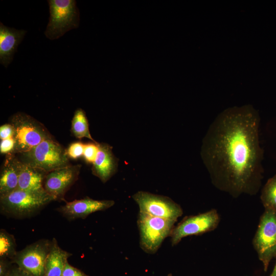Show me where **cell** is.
<instances>
[{
	"label": "cell",
	"mask_w": 276,
	"mask_h": 276,
	"mask_svg": "<svg viewBox=\"0 0 276 276\" xmlns=\"http://www.w3.org/2000/svg\"><path fill=\"white\" fill-rule=\"evenodd\" d=\"M260 117L252 105L220 113L204 136L201 155L212 183L234 197L255 195L263 176Z\"/></svg>",
	"instance_id": "obj_1"
},
{
	"label": "cell",
	"mask_w": 276,
	"mask_h": 276,
	"mask_svg": "<svg viewBox=\"0 0 276 276\" xmlns=\"http://www.w3.org/2000/svg\"><path fill=\"white\" fill-rule=\"evenodd\" d=\"M10 124L14 129L15 145L12 153L27 152L42 141L52 138L42 124L25 113L14 114Z\"/></svg>",
	"instance_id": "obj_2"
},
{
	"label": "cell",
	"mask_w": 276,
	"mask_h": 276,
	"mask_svg": "<svg viewBox=\"0 0 276 276\" xmlns=\"http://www.w3.org/2000/svg\"><path fill=\"white\" fill-rule=\"evenodd\" d=\"M50 17L44 34L50 40L58 39L78 28L80 13L75 0H48Z\"/></svg>",
	"instance_id": "obj_3"
},
{
	"label": "cell",
	"mask_w": 276,
	"mask_h": 276,
	"mask_svg": "<svg viewBox=\"0 0 276 276\" xmlns=\"http://www.w3.org/2000/svg\"><path fill=\"white\" fill-rule=\"evenodd\" d=\"M21 154L22 162L47 173L70 165L66 150L52 138Z\"/></svg>",
	"instance_id": "obj_4"
},
{
	"label": "cell",
	"mask_w": 276,
	"mask_h": 276,
	"mask_svg": "<svg viewBox=\"0 0 276 276\" xmlns=\"http://www.w3.org/2000/svg\"><path fill=\"white\" fill-rule=\"evenodd\" d=\"M54 200L45 190L29 191L16 189L0 197L1 210L14 216L30 215Z\"/></svg>",
	"instance_id": "obj_5"
},
{
	"label": "cell",
	"mask_w": 276,
	"mask_h": 276,
	"mask_svg": "<svg viewBox=\"0 0 276 276\" xmlns=\"http://www.w3.org/2000/svg\"><path fill=\"white\" fill-rule=\"evenodd\" d=\"M176 222L140 212L137 225L141 248L147 253L156 252L165 239L170 236Z\"/></svg>",
	"instance_id": "obj_6"
},
{
	"label": "cell",
	"mask_w": 276,
	"mask_h": 276,
	"mask_svg": "<svg viewBox=\"0 0 276 276\" xmlns=\"http://www.w3.org/2000/svg\"><path fill=\"white\" fill-rule=\"evenodd\" d=\"M252 243L264 270L267 271L270 261L276 258V213L265 210Z\"/></svg>",
	"instance_id": "obj_7"
},
{
	"label": "cell",
	"mask_w": 276,
	"mask_h": 276,
	"mask_svg": "<svg viewBox=\"0 0 276 276\" xmlns=\"http://www.w3.org/2000/svg\"><path fill=\"white\" fill-rule=\"evenodd\" d=\"M132 197L140 213L175 221L183 214L180 206L167 197L139 191Z\"/></svg>",
	"instance_id": "obj_8"
},
{
	"label": "cell",
	"mask_w": 276,
	"mask_h": 276,
	"mask_svg": "<svg viewBox=\"0 0 276 276\" xmlns=\"http://www.w3.org/2000/svg\"><path fill=\"white\" fill-rule=\"evenodd\" d=\"M219 222V214L215 209L187 217L173 228L170 235L172 245H176L186 237L212 231L216 228Z\"/></svg>",
	"instance_id": "obj_9"
},
{
	"label": "cell",
	"mask_w": 276,
	"mask_h": 276,
	"mask_svg": "<svg viewBox=\"0 0 276 276\" xmlns=\"http://www.w3.org/2000/svg\"><path fill=\"white\" fill-rule=\"evenodd\" d=\"M51 243L47 240L38 241L17 251L11 261L32 276H44Z\"/></svg>",
	"instance_id": "obj_10"
},
{
	"label": "cell",
	"mask_w": 276,
	"mask_h": 276,
	"mask_svg": "<svg viewBox=\"0 0 276 276\" xmlns=\"http://www.w3.org/2000/svg\"><path fill=\"white\" fill-rule=\"evenodd\" d=\"M80 169V165H69L48 173L43 182L45 191L54 200L62 199L78 179Z\"/></svg>",
	"instance_id": "obj_11"
},
{
	"label": "cell",
	"mask_w": 276,
	"mask_h": 276,
	"mask_svg": "<svg viewBox=\"0 0 276 276\" xmlns=\"http://www.w3.org/2000/svg\"><path fill=\"white\" fill-rule=\"evenodd\" d=\"M114 204L111 200H95L86 197L75 200L58 208V211L70 220L84 219L94 212L107 210Z\"/></svg>",
	"instance_id": "obj_12"
},
{
	"label": "cell",
	"mask_w": 276,
	"mask_h": 276,
	"mask_svg": "<svg viewBox=\"0 0 276 276\" xmlns=\"http://www.w3.org/2000/svg\"><path fill=\"white\" fill-rule=\"evenodd\" d=\"M26 33L25 30H17L0 23V62L6 68L13 60Z\"/></svg>",
	"instance_id": "obj_13"
},
{
	"label": "cell",
	"mask_w": 276,
	"mask_h": 276,
	"mask_svg": "<svg viewBox=\"0 0 276 276\" xmlns=\"http://www.w3.org/2000/svg\"><path fill=\"white\" fill-rule=\"evenodd\" d=\"M98 151L93 164L92 172L103 182H106L116 172L117 163L111 150L106 144H98Z\"/></svg>",
	"instance_id": "obj_14"
},
{
	"label": "cell",
	"mask_w": 276,
	"mask_h": 276,
	"mask_svg": "<svg viewBox=\"0 0 276 276\" xmlns=\"http://www.w3.org/2000/svg\"><path fill=\"white\" fill-rule=\"evenodd\" d=\"M17 189L29 191L45 190L43 182L48 173L19 160Z\"/></svg>",
	"instance_id": "obj_15"
},
{
	"label": "cell",
	"mask_w": 276,
	"mask_h": 276,
	"mask_svg": "<svg viewBox=\"0 0 276 276\" xmlns=\"http://www.w3.org/2000/svg\"><path fill=\"white\" fill-rule=\"evenodd\" d=\"M19 160L12 153L6 157L0 177V197L17 189L19 173Z\"/></svg>",
	"instance_id": "obj_16"
},
{
	"label": "cell",
	"mask_w": 276,
	"mask_h": 276,
	"mask_svg": "<svg viewBox=\"0 0 276 276\" xmlns=\"http://www.w3.org/2000/svg\"><path fill=\"white\" fill-rule=\"evenodd\" d=\"M71 256L72 254L61 249L53 238L45 262L44 276H61L67 259Z\"/></svg>",
	"instance_id": "obj_17"
},
{
	"label": "cell",
	"mask_w": 276,
	"mask_h": 276,
	"mask_svg": "<svg viewBox=\"0 0 276 276\" xmlns=\"http://www.w3.org/2000/svg\"><path fill=\"white\" fill-rule=\"evenodd\" d=\"M71 131L78 139L86 137L96 142L91 137L85 111L79 108L75 111L72 120Z\"/></svg>",
	"instance_id": "obj_18"
},
{
	"label": "cell",
	"mask_w": 276,
	"mask_h": 276,
	"mask_svg": "<svg viewBox=\"0 0 276 276\" xmlns=\"http://www.w3.org/2000/svg\"><path fill=\"white\" fill-rule=\"evenodd\" d=\"M260 198L265 210L276 213V174L267 180L262 190Z\"/></svg>",
	"instance_id": "obj_19"
},
{
	"label": "cell",
	"mask_w": 276,
	"mask_h": 276,
	"mask_svg": "<svg viewBox=\"0 0 276 276\" xmlns=\"http://www.w3.org/2000/svg\"><path fill=\"white\" fill-rule=\"evenodd\" d=\"M16 244L14 237L4 229L0 231V257L1 258H10L15 256Z\"/></svg>",
	"instance_id": "obj_20"
},
{
	"label": "cell",
	"mask_w": 276,
	"mask_h": 276,
	"mask_svg": "<svg viewBox=\"0 0 276 276\" xmlns=\"http://www.w3.org/2000/svg\"><path fill=\"white\" fill-rule=\"evenodd\" d=\"M85 144L81 142H75L71 144L66 150L68 157L76 159L83 155Z\"/></svg>",
	"instance_id": "obj_21"
},
{
	"label": "cell",
	"mask_w": 276,
	"mask_h": 276,
	"mask_svg": "<svg viewBox=\"0 0 276 276\" xmlns=\"http://www.w3.org/2000/svg\"><path fill=\"white\" fill-rule=\"evenodd\" d=\"M98 144L89 143L85 145L83 156L87 162L93 164L95 162L98 151Z\"/></svg>",
	"instance_id": "obj_22"
},
{
	"label": "cell",
	"mask_w": 276,
	"mask_h": 276,
	"mask_svg": "<svg viewBox=\"0 0 276 276\" xmlns=\"http://www.w3.org/2000/svg\"><path fill=\"white\" fill-rule=\"evenodd\" d=\"M15 145L13 137L2 140L1 142L0 151L1 153H9L13 151Z\"/></svg>",
	"instance_id": "obj_23"
},
{
	"label": "cell",
	"mask_w": 276,
	"mask_h": 276,
	"mask_svg": "<svg viewBox=\"0 0 276 276\" xmlns=\"http://www.w3.org/2000/svg\"><path fill=\"white\" fill-rule=\"evenodd\" d=\"M61 276H89L84 272L71 265L68 262L65 267Z\"/></svg>",
	"instance_id": "obj_24"
},
{
	"label": "cell",
	"mask_w": 276,
	"mask_h": 276,
	"mask_svg": "<svg viewBox=\"0 0 276 276\" xmlns=\"http://www.w3.org/2000/svg\"><path fill=\"white\" fill-rule=\"evenodd\" d=\"M14 133V129L11 124H6L0 127V138L2 140L13 137Z\"/></svg>",
	"instance_id": "obj_25"
},
{
	"label": "cell",
	"mask_w": 276,
	"mask_h": 276,
	"mask_svg": "<svg viewBox=\"0 0 276 276\" xmlns=\"http://www.w3.org/2000/svg\"><path fill=\"white\" fill-rule=\"evenodd\" d=\"M6 276H32L18 267L10 268Z\"/></svg>",
	"instance_id": "obj_26"
},
{
	"label": "cell",
	"mask_w": 276,
	"mask_h": 276,
	"mask_svg": "<svg viewBox=\"0 0 276 276\" xmlns=\"http://www.w3.org/2000/svg\"><path fill=\"white\" fill-rule=\"evenodd\" d=\"M9 264L7 259L1 258L0 276H6L9 270Z\"/></svg>",
	"instance_id": "obj_27"
},
{
	"label": "cell",
	"mask_w": 276,
	"mask_h": 276,
	"mask_svg": "<svg viewBox=\"0 0 276 276\" xmlns=\"http://www.w3.org/2000/svg\"><path fill=\"white\" fill-rule=\"evenodd\" d=\"M269 276H276V262L274 268Z\"/></svg>",
	"instance_id": "obj_28"
}]
</instances>
